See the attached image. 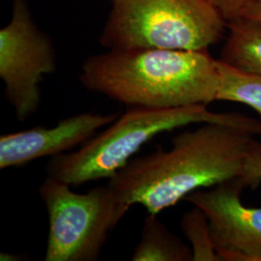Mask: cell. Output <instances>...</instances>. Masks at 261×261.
I'll use <instances>...</instances> for the list:
<instances>
[{"mask_svg":"<svg viewBox=\"0 0 261 261\" xmlns=\"http://www.w3.org/2000/svg\"><path fill=\"white\" fill-rule=\"evenodd\" d=\"M254 135L233 125L201 123L175 136L169 149L132 159L108 185L123 201L155 215L200 188L236 182L256 189L261 183V143Z\"/></svg>","mask_w":261,"mask_h":261,"instance_id":"obj_1","label":"cell"},{"mask_svg":"<svg viewBox=\"0 0 261 261\" xmlns=\"http://www.w3.org/2000/svg\"><path fill=\"white\" fill-rule=\"evenodd\" d=\"M80 80L130 108L173 109L215 102L220 74L208 50L133 48L89 56Z\"/></svg>","mask_w":261,"mask_h":261,"instance_id":"obj_2","label":"cell"},{"mask_svg":"<svg viewBox=\"0 0 261 261\" xmlns=\"http://www.w3.org/2000/svg\"><path fill=\"white\" fill-rule=\"evenodd\" d=\"M223 123L261 135L260 122L239 113L210 112L207 105L173 109L132 108L79 150L50 157L47 176L71 186L111 179L159 135L191 124Z\"/></svg>","mask_w":261,"mask_h":261,"instance_id":"obj_3","label":"cell"},{"mask_svg":"<svg viewBox=\"0 0 261 261\" xmlns=\"http://www.w3.org/2000/svg\"><path fill=\"white\" fill-rule=\"evenodd\" d=\"M100 35L108 49L208 50L227 22L208 0H109Z\"/></svg>","mask_w":261,"mask_h":261,"instance_id":"obj_4","label":"cell"},{"mask_svg":"<svg viewBox=\"0 0 261 261\" xmlns=\"http://www.w3.org/2000/svg\"><path fill=\"white\" fill-rule=\"evenodd\" d=\"M39 194L48 216L45 261L98 260L132 206L109 185L79 194L71 185L49 176L39 187Z\"/></svg>","mask_w":261,"mask_h":261,"instance_id":"obj_5","label":"cell"},{"mask_svg":"<svg viewBox=\"0 0 261 261\" xmlns=\"http://www.w3.org/2000/svg\"><path fill=\"white\" fill-rule=\"evenodd\" d=\"M56 69L51 39L32 18L27 0H13L12 17L0 29V79L5 98L19 121H25L41 103L40 83Z\"/></svg>","mask_w":261,"mask_h":261,"instance_id":"obj_6","label":"cell"},{"mask_svg":"<svg viewBox=\"0 0 261 261\" xmlns=\"http://www.w3.org/2000/svg\"><path fill=\"white\" fill-rule=\"evenodd\" d=\"M246 187L225 182L210 191H196L186 200L203 211L222 260L261 261V208L243 205Z\"/></svg>","mask_w":261,"mask_h":261,"instance_id":"obj_7","label":"cell"},{"mask_svg":"<svg viewBox=\"0 0 261 261\" xmlns=\"http://www.w3.org/2000/svg\"><path fill=\"white\" fill-rule=\"evenodd\" d=\"M118 118L115 113L83 112L60 120L56 126L34 128L0 137V168L23 167L28 163L54 157L84 145Z\"/></svg>","mask_w":261,"mask_h":261,"instance_id":"obj_8","label":"cell"},{"mask_svg":"<svg viewBox=\"0 0 261 261\" xmlns=\"http://www.w3.org/2000/svg\"><path fill=\"white\" fill-rule=\"evenodd\" d=\"M227 29L219 60L245 73L261 75V21L240 18L228 22Z\"/></svg>","mask_w":261,"mask_h":261,"instance_id":"obj_9","label":"cell"},{"mask_svg":"<svg viewBox=\"0 0 261 261\" xmlns=\"http://www.w3.org/2000/svg\"><path fill=\"white\" fill-rule=\"evenodd\" d=\"M193 253L175 234L157 219L148 214L142 225L141 236L132 254L133 261L192 260Z\"/></svg>","mask_w":261,"mask_h":261,"instance_id":"obj_10","label":"cell"},{"mask_svg":"<svg viewBox=\"0 0 261 261\" xmlns=\"http://www.w3.org/2000/svg\"><path fill=\"white\" fill-rule=\"evenodd\" d=\"M220 84L216 101L241 103L259 115L261 124V75L239 71L218 59Z\"/></svg>","mask_w":261,"mask_h":261,"instance_id":"obj_11","label":"cell"},{"mask_svg":"<svg viewBox=\"0 0 261 261\" xmlns=\"http://www.w3.org/2000/svg\"><path fill=\"white\" fill-rule=\"evenodd\" d=\"M181 224L192 244V260H222L212 242L208 219L201 209L195 206L192 211L183 216Z\"/></svg>","mask_w":261,"mask_h":261,"instance_id":"obj_12","label":"cell"},{"mask_svg":"<svg viewBox=\"0 0 261 261\" xmlns=\"http://www.w3.org/2000/svg\"><path fill=\"white\" fill-rule=\"evenodd\" d=\"M219 13L223 16L226 22L243 18L245 13L252 5L261 0H208Z\"/></svg>","mask_w":261,"mask_h":261,"instance_id":"obj_13","label":"cell"},{"mask_svg":"<svg viewBox=\"0 0 261 261\" xmlns=\"http://www.w3.org/2000/svg\"><path fill=\"white\" fill-rule=\"evenodd\" d=\"M243 18L255 19V20L261 21V1L257 2L254 5H252V7H250L248 11L245 13Z\"/></svg>","mask_w":261,"mask_h":261,"instance_id":"obj_14","label":"cell"},{"mask_svg":"<svg viewBox=\"0 0 261 261\" xmlns=\"http://www.w3.org/2000/svg\"><path fill=\"white\" fill-rule=\"evenodd\" d=\"M28 259V256L23 254H14L8 252H1L0 260L1 261H21Z\"/></svg>","mask_w":261,"mask_h":261,"instance_id":"obj_15","label":"cell"}]
</instances>
